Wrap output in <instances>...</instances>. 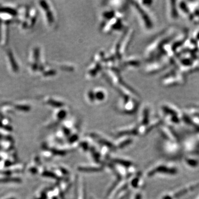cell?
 Here are the masks:
<instances>
[{
	"mask_svg": "<svg viewBox=\"0 0 199 199\" xmlns=\"http://www.w3.org/2000/svg\"><path fill=\"white\" fill-rule=\"evenodd\" d=\"M107 64L106 54L104 51H99L95 55L94 62L89 65L86 70V78L89 79H94L102 71L105 65Z\"/></svg>",
	"mask_w": 199,
	"mask_h": 199,
	"instance_id": "6da1fadb",
	"label": "cell"
},
{
	"mask_svg": "<svg viewBox=\"0 0 199 199\" xmlns=\"http://www.w3.org/2000/svg\"><path fill=\"white\" fill-rule=\"evenodd\" d=\"M138 105L137 98L122 96L119 104V110H122L124 113H133L137 110Z\"/></svg>",
	"mask_w": 199,
	"mask_h": 199,
	"instance_id": "7a4b0ae2",
	"label": "cell"
},
{
	"mask_svg": "<svg viewBox=\"0 0 199 199\" xmlns=\"http://www.w3.org/2000/svg\"><path fill=\"white\" fill-rule=\"evenodd\" d=\"M133 3L132 5L135 7L136 11L138 14V16L140 17L141 22H142L143 25L147 29H150L152 27V21L150 19V17L148 16V14L144 7L142 4H140L139 2L136 1L131 2Z\"/></svg>",
	"mask_w": 199,
	"mask_h": 199,
	"instance_id": "3957f363",
	"label": "cell"
},
{
	"mask_svg": "<svg viewBox=\"0 0 199 199\" xmlns=\"http://www.w3.org/2000/svg\"><path fill=\"white\" fill-rule=\"evenodd\" d=\"M141 64V61L138 57H131L125 59L120 61L119 70H127L139 67Z\"/></svg>",
	"mask_w": 199,
	"mask_h": 199,
	"instance_id": "277c9868",
	"label": "cell"
},
{
	"mask_svg": "<svg viewBox=\"0 0 199 199\" xmlns=\"http://www.w3.org/2000/svg\"><path fill=\"white\" fill-rule=\"evenodd\" d=\"M92 91L94 98L95 104H101L103 102H105L108 98L107 91L103 87H98L92 89Z\"/></svg>",
	"mask_w": 199,
	"mask_h": 199,
	"instance_id": "5b68a950",
	"label": "cell"
},
{
	"mask_svg": "<svg viewBox=\"0 0 199 199\" xmlns=\"http://www.w3.org/2000/svg\"><path fill=\"white\" fill-rule=\"evenodd\" d=\"M40 5L43 10L46 11V16L48 23L50 25H52L54 23V14L51 11L50 6L46 2H40Z\"/></svg>",
	"mask_w": 199,
	"mask_h": 199,
	"instance_id": "8992f818",
	"label": "cell"
},
{
	"mask_svg": "<svg viewBox=\"0 0 199 199\" xmlns=\"http://www.w3.org/2000/svg\"><path fill=\"white\" fill-rule=\"evenodd\" d=\"M47 102L48 105H51L52 107H54V108H63L66 105V104L64 102V101L54 99H49L47 100Z\"/></svg>",
	"mask_w": 199,
	"mask_h": 199,
	"instance_id": "52a82bcc",
	"label": "cell"
},
{
	"mask_svg": "<svg viewBox=\"0 0 199 199\" xmlns=\"http://www.w3.org/2000/svg\"><path fill=\"white\" fill-rule=\"evenodd\" d=\"M101 167H81L79 168V170L81 171H85V172H96L101 170Z\"/></svg>",
	"mask_w": 199,
	"mask_h": 199,
	"instance_id": "ba28073f",
	"label": "cell"
},
{
	"mask_svg": "<svg viewBox=\"0 0 199 199\" xmlns=\"http://www.w3.org/2000/svg\"><path fill=\"white\" fill-rule=\"evenodd\" d=\"M21 180L18 179H12V178H10V179H1L0 180V183H8V182H19Z\"/></svg>",
	"mask_w": 199,
	"mask_h": 199,
	"instance_id": "9c48e42d",
	"label": "cell"
},
{
	"mask_svg": "<svg viewBox=\"0 0 199 199\" xmlns=\"http://www.w3.org/2000/svg\"><path fill=\"white\" fill-rule=\"evenodd\" d=\"M43 175H44V176H46V177H51V178H57V176L55 175L54 174H53V173L46 172H44Z\"/></svg>",
	"mask_w": 199,
	"mask_h": 199,
	"instance_id": "30bf717a",
	"label": "cell"
},
{
	"mask_svg": "<svg viewBox=\"0 0 199 199\" xmlns=\"http://www.w3.org/2000/svg\"><path fill=\"white\" fill-rule=\"evenodd\" d=\"M17 108L19 109L20 110L25 111H28L30 110V108L28 106H17Z\"/></svg>",
	"mask_w": 199,
	"mask_h": 199,
	"instance_id": "8fae6325",
	"label": "cell"
},
{
	"mask_svg": "<svg viewBox=\"0 0 199 199\" xmlns=\"http://www.w3.org/2000/svg\"><path fill=\"white\" fill-rule=\"evenodd\" d=\"M11 165V163H10V162H9V161H6V164L5 165L6 166V167H8V166H10Z\"/></svg>",
	"mask_w": 199,
	"mask_h": 199,
	"instance_id": "7c38bea8",
	"label": "cell"
},
{
	"mask_svg": "<svg viewBox=\"0 0 199 199\" xmlns=\"http://www.w3.org/2000/svg\"><path fill=\"white\" fill-rule=\"evenodd\" d=\"M141 199L140 194H138V195H137V197H136V199Z\"/></svg>",
	"mask_w": 199,
	"mask_h": 199,
	"instance_id": "4fadbf2b",
	"label": "cell"
}]
</instances>
